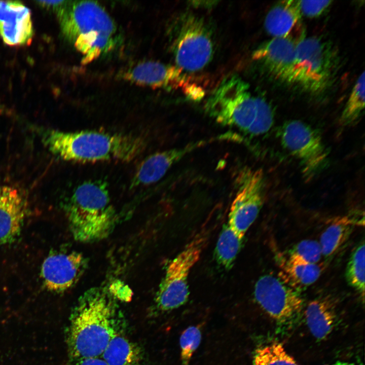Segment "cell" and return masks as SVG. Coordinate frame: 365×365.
Segmentation results:
<instances>
[{
	"mask_svg": "<svg viewBox=\"0 0 365 365\" xmlns=\"http://www.w3.org/2000/svg\"><path fill=\"white\" fill-rule=\"evenodd\" d=\"M117 307L109 289L93 287L79 299L69 317L66 340L71 360L100 357L113 337Z\"/></svg>",
	"mask_w": 365,
	"mask_h": 365,
	"instance_id": "6da1fadb",
	"label": "cell"
},
{
	"mask_svg": "<svg viewBox=\"0 0 365 365\" xmlns=\"http://www.w3.org/2000/svg\"><path fill=\"white\" fill-rule=\"evenodd\" d=\"M42 140L61 159L77 163L130 162L143 151L145 142L138 136L96 130L63 131L48 129Z\"/></svg>",
	"mask_w": 365,
	"mask_h": 365,
	"instance_id": "7a4b0ae2",
	"label": "cell"
},
{
	"mask_svg": "<svg viewBox=\"0 0 365 365\" xmlns=\"http://www.w3.org/2000/svg\"><path fill=\"white\" fill-rule=\"evenodd\" d=\"M205 110L217 123L251 136L267 133L274 123L271 105L253 94L249 84L238 75L224 79L213 90Z\"/></svg>",
	"mask_w": 365,
	"mask_h": 365,
	"instance_id": "3957f363",
	"label": "cell"
},
{
	"mask_svg": "<svg viewBox=\"0 0 365 365\" xmlns=\"http://www.w3.org/2000/svg\"><path fill=\"white\" fill-rule=\"evenodd\" d=\"M65 38L89 62L114 49L119 41L116 24L97 2L64 1L53 10Z\"/></svg>",
	"mask_w": 365,
	"mask_h": 365,
	"instance_id": "277c9868",
	"label": "cell"
},
{
	"mask_svg": "<svg viewBox=\"0 0 365 365\" xmlns=\"http://www.w3.org/2000/svg\"><path fill=\"white\" fill-rule=\"evenodd\" d=\"M70 230L82 242L106 238L115 227L117 215L106 182L88 180L75 188L64 205Z\"/></svg>",
	"mask_w": 365,
	"mask_h": 365,
	"instance_id": "5b68a950",
	"label": "cell"
},
{
	"mask_svg": "<svg viewBox=\"0 0 365 365\" xmlns=\"http://www.w3.org/2000/svg\"><path fill=\"white\" fill-rule=\"evenodd\" d=\"M171 51L176 66L186 72L203 68L211 60L213 42L205 21L191 12L174 18L169 28Z\"/></svg>",
	"mask_w": 365,
	"mask_h": 365,
	"instance_id": "8992f818",
	"label": "cell"
},
{
	"mask_svg": "<svg viewBox=\"0 0 365 365\" xmlns=\"http://www.w3.org/2000/svg\"><path fill=\"white\" fill-rule=\"evenodd\" d=\"M211 227L204 226L168 264L155 299L158 310L171 311L187 302L189 276L208 243Z\"/></svg>",
	"mask_w": 365,
	"mask_h": 365,
	"instance_id": "52a82bcc",
	"label": "cell"
},
{
	"mask_svg": "<svg viewBox=\"0 0 365 365\" xmlns=\"http://www.w3.org/2000/svg\"><path fill=\"white\" fill-rule=\"evenodd\" d=\"M332 46L316 36L304 38L296 44L292 83L317 93L329 84L336 64Z\"/></svg>",
	"mask_w": 365,
	"mask_h": 365,
	"instance_id": "ba28073f",
	"label": "cell"
},
{
	"mask_svg": "<svg viewBox=\"0 0 365 365\" xmlns=\"http://www.w3.org/2000/svg\"><path fill=\"white\" fill-rule=\"evenodd\" d=\"M254 296L260 307L283 331L296 323L304 307L300 291L272 275H265L258 279Z\"/></svg>",
	"mask_w": 365,
	"mask_h": 365,
	"instance_id": "9c48e42d",
	"label": "cell"
},
{
	"mask_svg": "<svg viewBox=\"0 0 365 365\" xmlns=\"http://www.w3.org/2000/svg\"><path fill=\"white\" fill-rule=\"evenodd\" d=\"M279 134L282 146L300 163L306 178H312L325 167L328 151L315 129L301 121L293 120L281 126Z\"/></svg>",
	"mask_w": 365,
	"mask_h": 365,
	"instance_id": "30bf717a",
	"label": "cell"
},
{
	"mask_svg": "<svg viewBox=\"0 0 365 365\" xmlns=\"http://www.w3.org/2000/svg\"><path fill=\"white\" fill-rule=\"evenodd\" d=\"M236 184L237 192L230 207L227 224L243 239L264 203L263 171L260 169L243 168L238 174Z\"/></svg>",
	"mask_w": 365,
	"mask_h": 365,
	"instance_id": "8fae6325",
	"label": "cell"
},
{
	"mask_svg": "<svg viewBox=\"0 0 365 365\" xmlns=\"http://www.w3.org/2000/svg\"><path fill=\"white\" fill-rule=\"evenodd\" d=\"M122 77L139 85L181 92L192 101H199L205 95L203 87L176 65L142 62L124 71Z\"/></svg>",
	"mask_w": 365,
	"mask_h": 365,
	"instance_id": "7c38bea8",
	"label": "cell"
},
{
	"mask_svg": "<svg viewBox=\"0 0 365 365\" xmlns=\"http://www.w3.org/2000/svg\"><path fill=\"white\" fill-rule=\"evenodd\" d=\"M87 267V261L80 252H54L44 261L41 267V278L48 290L61 293L77 284Z\"/></svg>",
	"mask_w": 365,
	"mask_h": 365,
	"instance_id": "4fadbf2b",
	"label": "cell"
},
{
	"mask_svg": "<svg viewBox=\"0 0 365 365\" xmlns=\"http://www.w3.org/2000/svg\"><path fill=\"white\" fill-rule=\"evenodd\" d=\"M296 44L285 38H273L257 48L252 59L276 79L292 83Z\"/></svg>",
	"mask_w": 365,
	"mask_h": 365,
	"instance_id": "5bb4252c",
	"label": "cell"
},
{
	"mask_svg": "<svg viewBox=\"0 0 365 365\" xmlns=\"http://www.w3.org/2000/svg\"><path fill=\"white\" fill-rule=\"evenodd\" d=\"M216 140V138L201 140L179 148L155 153L139 164L131 182L132 187H141L160 180L175 163L195 150Z\"/></svg>",
	"mask_w": 365,
	"mask_h": 365,
	"instance_id": "9a60e30c",
	"label": "cell"
},
{
	"mask_svg": "<svg viewBox=\"0 0 365 365\" xmlns=\"http://www.w3.org/2000/svg\"><path fill=\"white\" fill-rule=\"evenodd\" d=\"M33 33L29 9L18 1H0V38L6 44H28Z\"/></svg>",
	"mask_w": 365,
	"mask_h": 365,
	"instance_id": "2e32d148",
	"label": "cell"
},
{
	"mask_svg": "<svg viewBox=\"0 0 365 365\" xmlns=\"http://www.w3.org/2000/svg\"><path fill=\"white\" fill-rule=\"evenodd\" d=\"M26 208V198L20 191L11 186L0 185V247L19 236Z\"/></svg>",
	"mask_w": 365,
	"mask_h": 365,
	"instance_id": "e0dca14e",
	"label": "cell"
},
{
	"mask_svg": "<svg viewBox=\"0 0 365 365\" xmlns=\"http://www.w3.org/2000/svg\"><path fill=\"white\" fill-rule=\"evenodd\" d=\"M264 26L267 32L273 38H285L296 44L299 43L305 37L298 1L277 3L266 15Z\"/></svg>",
	"mask_w": 365,
	"mask_h": 365,
	"instance_id": "ac0fdd59",
	"label": "cell"
},
{
	"mask_svg": "<svg viewBox=\"0 0 365 365\" xmlns=\"http://www.w3.org/2000/svg\"><path fill=\"white\" fill-rule=\"evenodd\" d=\"M305 315L308 328L317 340L326 338L334 328L338 319L337 306L330 296H321L310 301Z\"/></svg>",
	"mask_w": 365,
	"mask_h": 365,
	"instance_id": "d6986e66",
	"label": "cell"
},
{
	"mask_svg": "<svg viewBox=\"0 0 365 365\" xmlns=\"http://www.w3.org/2000/svg\"><path fill=\"white\" fill-rule=\"evenodd\" d=\"M359 215L350 214L331 222L321 234L319 242L323 257H332L348 240L355 226L363 224L361 221H364V218Z\"/></svg>",
	"mask_w": 365,
	"mask_h": 365,
	"instance_id": "ffe728a7",
	"label": "cell"
},
{
	"mask_svg": "<svg viewBox=\"0 0 365 365\" xmlns=\"http://www.w3.org/2000/svg\"><path fill=\"white\" fill-rule=\"evenodd\" d=\"M323 267L318 264H310L288 256L282 263L279 278L292 288L300 291L318 279Z\"/></svg>",
	"mask_w": 365,
	"mask_h": 365,
	"instance_id": "44dd1931",
	"label": "cell"
},
{
	"mask_svg": "<svg viewBox=\"0 0 365 365\" xmlns=\"http://www.w3.org/2000/svg\"><path fill=\"white\" fill-rule=\"evenodd\" d=\"M101 357L107 365H144L141 348L117 333L111 339Z\"/></svg>",
	"mask_w": 365,
	"mask_h": 365,
	"instance_id": "7402d4cb",
	"label": "cell"
},
{
	"mask_svg": "<svg viewBox=\"0 0 365 365\" xmlns=\"http://www.w3.org/2000/svg\"><path fill=\"white\" fill-rule=\"evenodd\" d=\"M243 238L225 224L221 231L215 247L218 263L225 268L230 269L241 248Z\"/></svg>",
	"mask_w": 365,
	"mask_h": 365,
	"instance_id": "603a6c76",
	"label": "cell"
},
{
	"mask_svg": "<svg viewBox=\"0 0 365 365\" xmlns=\"http://www.w3.org/2000/svg\"><path fill=\"white\" fill-rule=\"evenodd\" d=\"M364 243L363 241L355 248L347 263L345 277L350 286L364 298Z\"/></svg>",
	"mask_w": 365,
	"mask_h": 365,
	"instance_id": "cb8c5ba5",
	"label": "cell"
},
{
	"mask_svg": "<svg viewBox=\"0 0 365 365\" xmlns=\"http://www.w3.org/2000/svg\"><path fill=\"white\" fill-rule=\"evenodd\" d=\"M364 72L359 76L354 84L340 117L341 124L350 126L361 117L364 108Z\"/></svg>",
	"mask_w": 365,
	"mask_h": 365,
	"instance_id": "d4e9b609",
	"label": "cell"
},
{
	"mask_svg": "<svg viewBox=\"0 0 365 365\" xmlns=\"http://www.w3.org/2000/svg\"><path fill=\"white\" fill-rule=\"evenodd\" d=\"M252 365H299L283 346L272 342L258 348L254 353Z\"/></svg>",
	"mask_w": 365,
	"mask_h": 365,
	"instance_id": "484cf974",
	"label": "cell"
},
{
	"mask_svg": "<svg viewBox=\"0 0 365 365\" xmlns=\"http://www.w3.org/2000/svg\"><path fill=\"white\" fill-rule=\"evenodd\" d=\"M201 340V332L197 326H190L182 333L179 339L182 365H189L193 353Z\"/></svg>",
	"mask_w": 365,
	"mask_h": 365,
	"instance_id": "4316f807",
	"label": "cell"
},
{
	"mask_svg": "<svg viewBox=\"0 0 365 365\" xmlns=\"http://www.w3.org/2000/svg\"><path fill=\"white\" fill-rule=\"evenodd\" d=\"M310 264H316L322 257L319 242L307 239L301 241L289 250V256Z\"/></svg>",
	"mask_w": 365,
	"mask_h": 365,
	"instance_id": "83f0119b",
	"label": "cell"
},
{
	"mask_svg": "<svg viewBox=\"0 0 365 365\" xmlns=\"http://www.w3.org/2000/svg\"><path fill=\"white\" fill-rule=\"evenodd\" d=\"M302 15L313 18L320 16L331 5L332 1H298Z\"/></svg>",
	"mask_w": 365,
	"mask_h": 365,
	"instance_id": "f1b7e54d",
	"label": "cell"
},
{
	"mask_svg": "<svg viewBox=\"0 0 365 365\" xmlns=\"http://www.w3.org/2000/svg\"><path fill=\"white\" fill-rule=\"evenodd\" d=\"M73 362L74 365H107L101 356L82 358Z\"/></svg>",
	"mask_w": 365,
	"mask_h": 365,
	"instance_id": "f546056e",
	"label": "cell"
},
{
	"mask_svg": "<svg viewBox=\"0 0 365 365\" xmlns=\"http://www.w3.org/2000/svg\"><path fill=\"white\" fill-rule=\"evenodd\" d=\"M326 365H362L360 363H358L356 362H349V361H338L335 362L326 364Z\"/></svg>",
	"mask_w": 365,
	"mask_h": 365,
	"instance_id": "4dcf8cb0",
	"label": "cell"
}]
</instances>
